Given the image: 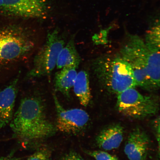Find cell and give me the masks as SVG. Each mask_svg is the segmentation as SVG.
<instances>
[{
	"mask_svg": "<svg viewBox=\"0 0 160 160\" xmlns=\"http://www.w3.org/2000/svg\"><path fill=\"white\" fill-rule=\"evenodd\" d=\"M154 128L156 136L157 137V141L158 143L159 148L160 139V119L159 117L154 121Z\"/></svg>",
	"mask_w": 160,
	"mask_h": 160,
	"instance_id": "cell-19",
	"label": "cell"
},
{
	"mask_svg": "<svg viewBox=\"0 0 160 160\" xmlns=\"http://www.w3.org/2000/svg\"><path fill=\"white\" fill-rule=\"evenodd\" d=\"M61 160H85L79 153L71 151L63 156Z\"/></svg>",
	"mask_w": 160,
	"mask_h": 160,
	"instance_id": "cell-18",
	"label": "cell"
},
{
	"mask_svg": "<svg viewBox=\"0 0 160 160\" xmlns=\"http://www.w3.org/2000/svg\"><path fill=\"white\" fill-rule=\"evenodd\" d=\"M151 1H159V0H151Z\"/></svg>",
	"mask_w": 160,
	"mask_h": 160,
	"instance_id": "cell-22",
	"label": "cell"
},
{
	"mask_svg": "<svg viewBox=\"0 0 160 160\" xmlns=\"http://www.w3.org/2000/svg\"><path fill=\"white\" fill-rule=\"evenodd\" d=\"M85 152L94 158L96 160H119L117 157L107 152L100 151H85Z\"/></svg>",
	"mask_w": 160,
	"mask_h": 160,
	"instance_id": "cell-17",
	"label": "cell"
},
{
	"mask_svg": "<svg viewBox=\"0 0 160 160\" xmlns=\"http://www.w3.org/2000/svg\"><path fill=\"white\" fill-rule=\"evenodd\" d=\"M123 127L119 124L108 126L100 132L96 138V143L101 148L111 151L119 147L123 140Z\"/></svg>",
	"mask_w": 160,
	"mask_h": 160,
	"instance_id": "cell-11",
	"label": "cell"
},
{
	"mask_svg": "<svg viewBox=\"0 0 160 160\" xmlns=\"http://www.w3.org/2000/svg\"><path fill=\"white\" fill-rule=\"evenodd\" d=\"M3 8V0H0V12H2Z\"/></svg>",
	"mask_w": 160,
	"mask_h": 160,
	"instance_id": "cell-21",
	"label": "cell"
},
{
	"mask_svg": "<svg viewBox=\"0 0 160 160\" xmlns=\"http://www.w3.org/2000/svg\"><path fill=\"white\" fill-rule=\"evenodd\" d=\"M93 69L100 83L112 93L118 95L137 86L131 66L121 55L100 58Z\"/></svg>",
	"mask_w": 160,
	"mask_h": 160,
	"instance_id": "cell-2",
	"label": "cell"
},
{
	"mask_svg": "<svg viewBox=\"0 0 160 160\" xmlns=\"http://www.w3.org/2000/svg\"><path fill=\"white\" fill-rule=\"evenodd\" d=\"M149 17L150 25L144 41L150 51H160V11L157 9Z\"/></svg>",
	"mask_w": 160,
	"mask_h": 160,
	"instance_id": "cell-14",
	"label": "cell"
},
{
	"mask_svg": "<svg viewBox=\"0 0 160 160\" xmlns=\"http://www.w3.org/2000/svg\"><path fill=\"white\" fill-rule=\"evenodd\" d=\"M117 107L119 112L126 117L144 119L158 112L159 98L154 95H143L134 88H131L118 94Z\"/></svg>",
	"mask_w": 160,
	"mask_h": 160,
	"instance_id": "cell-5",
	"label": "cell"
},
{
	"mask_svg": "<svg viewBox=\"0 0 160 160\" xmlns=\"http://www.w3.org/2000/svg\"><path fill=\"white\" fill-rule=\"evenodd\" d=\"M74 92L81 104L84 107L88 105L91 99L88 74L85 71L77 73L73 85Z\"/></svg>",
	"mask_w": 160,
	"mask_h": 160,
	"instance_id": "cell-15",
	"label": "cell"
},
{
	"mask_svg": "<svg viewBox=\"0 0 160 160\" xmlns=\"http://www.w3.org/2000/svg\"><path fill=\"white\" fill-rule=\"evenodd\" d=\"M81 62V58L75 47L74 39L72 38L60 52L57 66L58 69L73 67L77 68Z\"/></svg>",
	"mask_w": 160,
	"mask_h": 160,
	"instance_id": "cell-13",
	"label": "cell"
},
{
	"mask_svg": "<svg viewBox=\"0 0 160 160\" xmlns=\"http://www.w3.org/2000/svg\"><path fill=\"white\" fill-rule=\"evenodd\" d=\"M16 137L27 142L41 141L53 136L55 126L48 119L41 97L33 95L21 100L10 122Z\"/></svg>",
	"mask_w": 160,
	"mask_h": 160,
	"instance_id": "cell-1",
	"label": "cell"
},
{
	"mask_svg": "<svg viewBox=\"0 0 160 160\" xmlns=\"http://www.w3.org/2000/svg\"><path fill=\"white\" fill-rule=\"evenodd\" d=\"M64 40L56 29L48 34L45 43L36 55L33 67L27 74L28 78L49 75L57 65L60 52L65 46Z\"/></svg>",
	"mask_w": 160,
	"mask_h": 160,
	"instance_id": "cell-6",
	"label": "cell"
},
{
	"mask_svg": "<svg viewBox=\"0 0 160 160\" xmlns=\"http://www.w3.org/2000/svg\"><path fill=\"white\" fill-rule=\"evenodd\" d=\"M76 68L67 67L63 68L56 74L55 88L65 97L70 98V92L73 87L77 73Z\"/></svg>",
	"mask_w": 160,
	"mask_h": 160,
	"instance_id": "cell-12",
	"label": "cell"
},
{
	"mask_svg": "<svg viewBox=\"0 0 160 160\" xmlns=\"http://www.w3.org/2000/svg\"><path fill=\"white\" fill-rule=\"evenodd\" d=\"M36 43L34 36L24 28L12 26L0 29V66L24 59Z\"/></svg>",
	"mask_w": 160,
	"mask_h": 160,
	"instance_id": "cell-3",
	"label": "cell"
},
{
	"mask_svg": "<svg viewBox=\"0 0 160 160\" xmlns=\"http://www.w3.org/2000/svg\"><path fill=\"white\" fill-rule=\"evenodd\" d=\"M57 122L56 128L62 132L77 135L84 130L89 122V116L84 110L75 108L66 109L53 94Z\"/></svg>",
	"mask_w": 160,
	"mask_h": 160,
	"instance_id": "cell-7",
	"label": "cell"
},
{
	"mask_svg": "<svg viewBox=\"0 0 160 160\" xmlns=\"http://www.w3.org/2000/svg\"><path fill=\"white\" fill-rule=\"evenodd\" d=\"M150 145V140L145 132L140 128L129 134L124 152L129 160H145Z\"/></svg>",
	"mask_w": 160,
	"mask_h": 160,
	"instance_id": "cell-9",
	"label": "cell"
},
{
	"mask_svg": "<svg viewBox=\"0 0 160 160\" xmlns=\"http://www.w3.org/2000/svg\"><path fill=\"white\" fill-rule=\"evenodd\" d=\"M20 73L4 89L0 92V129L11 122L13 116Z\"/></svg>",
	"mask_w": 160,
	"mask_h": 160,
	"instance_id": "cell-10",
	"label": "cell"
},
{
	"mask_svg": "<svg viewBox=\"0 0 160 160\" xmlns=\"http://www.w3.org/2000/svg\"><path fill=\"white\" fill-rule=\"evenodd\" d=\"M52 151L48 148H42L30 156L27 160H51Z\"/></svg>",
	"mask_w": 160,
	"mask_h": 160,
	"instance_id": "cell-16",
	"label": "cell"
},
{
	"mask_svg": "<svg viewBox=\"0 0 160 160\" xmlns=\"http://www.w3.org/2000/svg\"><path fill=\"white\" fill-rule=\"evenodd\" d=\"M121 50V56L131 66L137 86L149 91L157 89L148 72L149 50L138 36L129 35Z\"/></svg>",
	"mask_w": 160,
	"mask_h": 160,
	"instance_id": "cell-4",
	"label": "cell"
},
{
	"mask_svg": "<svg viewBox=\"0 0 160 160\" xmlns=\"http://www.w3.org/2000/svg\"><path fill=\"white\" fill-rule=\"evenodd\" d=\"M47 0H3L2 12L23 18H39L47 14Z\"/></svg>",
	"mask_w": 160,
	"mask_h": 160,
	"instance_id": "cell-8",
	"label": "cell"
},
{
	"mask_svg": "<svg viewBox=\"0 0 160 160\" xmlns=\"http://www.w3.org/2000/svg\"><path fill=\"white\" fill-rule=\"evenodd\" d=\"M0 160H20L18 158L13 156H9L7 157L0 158Z\"/></svg>",
	"mask_w": 160,
	"mask_h": 160,
	"instance_id": "cell-20",
	"label": "cell"
}]
</instances>
